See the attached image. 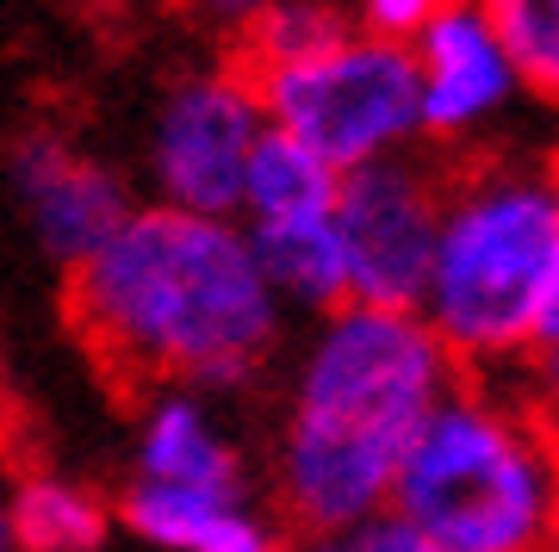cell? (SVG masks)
Returning <instances> with one entry per match:
<instances>
[{
    "label": "cell",
    "instance_id": "cell-1",
    "mask_svg": "<svg viewBox=\"0 0 559 552\" xmlns=\"http://www.w3.org/2000/svg\"><path fill=\"white\" fill-rule=\"evenodd\" d=\"M69 316L106 373L138 385H242L280 341V298L249 237L168 205L131 212L119 237L69 274Z\"/></svg>",
    "mask_w": 559,
    "mask_h": 552
},
{
    "label": "cell",
    "instance_id": "cell-2",
    "mask_svg": "<svg viewBox=\"0 0 559 552\" xmlns=\"http://www.w3.org/2000/svg\"><path fill=\"white\" fill-rule=\"evenodd\" d=\"M454 392V360L411 311L342 304L293 379L280 434V496L311 540H348L392 503L417 429Z\"/></svg>",
    "mask_w": 559,
    "mask_h": 552
},
{
    "label": "cell",
    "instance_id": "cell-3",
    "mask_svg": "<svg viewBox=\"0 0 559 552\" xmlns=\"http://www.w3.org/2000/svg\"><path fill=\"white\" fill-rule=\"evenodd\" d=\"M385 515L441 552H547L559 515V434L528 404L454 379L411 441Z\"/></svg>",
    "mask_w": 559,
    "mask_h": 552
},
{
    "label": "cell",
    "instance_id": "cell-4",
    "mask_svg": "<svg viewBox=\"0 0 559 552\" xmlns=\"http://www.w3.org/2000/svg\"><path fill=\"white\" fill-rule=\"evenodd\" d=\"M559 267L554 168H473L441 193L436 261L417 316L454 367H491L535 348Z\"/></svg>",
    "mask_w": 559,
    "mask_h": 552
},
{
    "label": "cell",
    "instance_id": "cell-5",
    "mask_svg": "<svg viewBox=\"0 0 559 552\" xmlns=\"http://www.w3.org/2000/svg\"><path fill=\"white\" fill-rule=\"evenodd\" d=\"M249 87L261 99V119L305 143L330 175H355V168L404 156V143L423 131L411 50L367 38L360 25L299 62L255 69Z\"/></svg>",
    "mask_w": 559,
    "mask_h": 552
},
{
    "label": "cell",
    "instance_id": "cell-6",
    "mask_svg": "<svg viewBox=\"0 0 559 552\" xmlns=\"http://www.w3.org/2000/svg\"><path fill=\"white\" fill-rule=\"evenodd\" d=\"M441 193L448 187L404 156L342 175L330 217H336L342 261H348V304L417 316L429 261H436Z\"/></svg>",
    "mask_w": 559,
    "mask_h": 552
},
{
    "label": "cell",
    "instance_id": "cell-7",
    "mask_svg": "<svg viewBox=\"0 0 559 552\" xmlns=\"http://www.w3.org/2000/svg\"><path fill=\"white\" fill-rule=\"evenodd\" d=\"M267 131L261 99L249 75H187L175 94L162 99L150 161H156V187L168 212L224 224L242 212V168L249 149Z\"/></svg>",
    "mask_w": 559,
    "mask_h": 552
},
{
    "label": "cell",
    "instance_id": "cell-8",
    "mask_svg": "<svg viewBox=\"0 0 559 552\" xmlns=\"http://www.w3.org/2000/svg\"><path fill=\"white\" fill-rule=\"evenodd\" d=\"M13 187L25 199V217L50 261H62L69 274L87 267L106 242L131 224V193L106 161L69 149L50 131H25L13 143Z\"/></svg>",
    "mask_w": 559,
    "mask_h": 552
},
{
    "label": "cell",
    "instance_id": "cell-9",
    "mask_svg": "<svg viewBox=\"0 0 559 552\" xmlns=\"http://www.w3.org/2000/svg\"><path fill=\"white\" fill-rule=\"evenodd\" d=\"M417 119L429 137H473L522 94L485 7H436L411 44Z\"/></svg>",
    "mask_w": 559,
    "mask_h": 552
},
{
    "label": "cell",
    "instance_id": "cell-10",
    "mask_svg": "<svg viewBox=\"0 0 559 552\" xmlns=\"http://www.w3.org/2000/svg\"><path fill=\"white\" fill-rule=\"evenodd\" d=\"M138 478L143 484H193V491H242L237 447L212 429V416L193 392H162L138 441Z\"/></svg>",
    "mask_w": 559,
    "mask_h": 552
},
{
    "label": "cell",
    "instance_id": "cell-11",
    "mask_svg": "<svg viewBox=\"0 0 559 552\" xmlns=\"http://www.w3.org/2000/svg\"><path fill=\"white\" fill-rule=\"evenodd\" d=\"M249 255L280 304L305 311H342L348 304V261H342L336 217H286V224H249Z\"/></svg>",
    "mask_w": 559,
    "mask_h": 552
},
{
    "label": "cell",
    "instance_id": "cell-12",
    "mask_svg": "<svg viewBox=\"0 0 559 552\" xmlns=\"http://www.w3.org/2000/svg\"><path fill=\"white\" fill-rule=\"evenodd\" d=\"M342 175H330L305 143H293L286 131H261L242 168V212L255 224H286V217H323L336 205Z\"/></svg>",
    "mask_w": 559,
    "mask_h": 552
},
{
    "label": "cell",
    "instance_id": "cell-13",
    "mask_svg": "<svg viewBox=\"0 0 559 552\" xmlns=\"http://www.w3.org/2000/svg\"><path fill=\"white\" fill-rule=\"evenodd\" d=\"M106 528H112V509L62 478H25L7 509V533L20 552H94Z\"/></svg>",
    "mask_w": 559,
    "mask_h": 552
},
{
    "label": "cell",
    "instance_id": "cell-14",
    "mask_svg": "<svg viewBox=\"0 0 559 552\" xmlns=\"http://www.w3.org/2000/svg\"><path fill=\"white\" fill-rule=\"evenodd\" d=\"M249 509V496L242 491H193V484H131L119 496V521L138 540L162 552H200V540L218 528L224 515Z\"/></svg>",
    "mask_w": 559,
    "mask_h": 552
},
{
    "label": "cell",
    "instance_id": "cell-15",
    "mask_svg": "<svg viewBox=\"0 0 559 552\" xmlns=\"http://www.w3.org/2000/svg\"><path fill=\"white\" fill-rule=\"evenodd\" d=\"M522 94L559 106V0H498L485 7Z\"/></svg>",
    "mask_w": 559,
    "mask_h": 552
},
{
    "label": "cell",
    "instance_id": "cell-16",
    "mask_svg": "<svg viewBox=\"0 0 559 552\" xmlns=\"http://www.w3.org/2000/svg\"><path fill=\"white\" fill-rule=\"evenodd\" d=\"M342 32H348V25H342V13H330V7H261L255 25H249V62H242V75L299 62V57H311V50H323L330 38H342Z\"/></svg>",
    "mask_w": 559,
    "mask_h": 552
},
{
    "label": "cell",
    "instance_id": "cell-17",
    "mask_svg": "<svg viewBox=\"0 0 559 552\" xmlns=\"http://www.w3.org/2000/svg\"><path fill=\"white\" fill-rule=\"evenodd\" d=\"M429 0H373V7H360V32L367 38H385V44H417V32L429 25Z\"/></svg>",
    "mask_w": 559,
    "mask_h": 552
},
{
    "label": "cell",
    "instance_id": "cell-18",
    "mask_svg": "<svg viewBox=\"0 0 559 552\" xmlns=\"http://www.w3.org/2000/svg\"><path fill=\"white\" fill-rule=\"evenodd\" d=\"M348 552H441L436 540H423L417 528H404L399 515H373L367 528L348 533Z\"/></svg>",
    "mask_w": 559,
    "mask_h": 552
},
{
    "label": "cell",
    "instance_id": "cell-19",
    "mask_svg": "<svg viewBox=\"0 0 559 552\" xmlns=\"http://www.w3.org/2000/svg\"><path fill=\"white\" fill-rule=\"evenodd\" d=\"M535 348H559V267H554V286H547V304H540ZM535 348H528V355H535Z\"/></svg>",
    "mask_w": 559,
    "mask_h": 552
},
{
    "label": "cell",
    "instance_id": "cell-20",
    "mask_svg": "<svg viewBox=\"0 0 559 552\" xmlns=\"http://www.w3.org/2000/svg\"><path fill=\"white\" fill-rule=\"evenodd\" d=\"M299 552H348V540H305Z\"/></svg>",
    "mask_w": 559,
    "mask_h": 552
},
{
    "label": "cell",
    "instance_id": "cell-21",
    "mask_svg": "<svg viewBox=\"0 0 559 552\" xmlns=\"http://www.w3.org/2000/svg\"><path fill=\"white\" fill-rule=\"evenodd\" d=\"M0 552H13V533H7V515H0Z\"/></svg>",
    "mask_w": 559,
    "mask_h": 552
},
{
    "label": "cell",
    "instance_id": "cell-22",
    "mask_svg": "<svg viewBox=\"0 0 559 552\" xmlns=\"http://www.w3.org/2000/svg\"><path fill=\"white\" fill-rule=\"evenodd\" d=\"M547 552H559V515H554V533H547Z\"/></svg>",
    "mask_w": 559,
    "mask_h": 552
},
{
    "label": "cell",
    "instance_id": "cell-23",
    "mask_svg": "<svg viewBox=\"0 0 559 552\" xmlns=\"http://www.w3.org/2000/svg\"><path fill=\"white\" fill-rule=\"evenodd\" d=\"M554 175H559V168H554Z\"/></svg>",
    "mask_w": 559,
    "mask_h": 552
}]
</instances>
